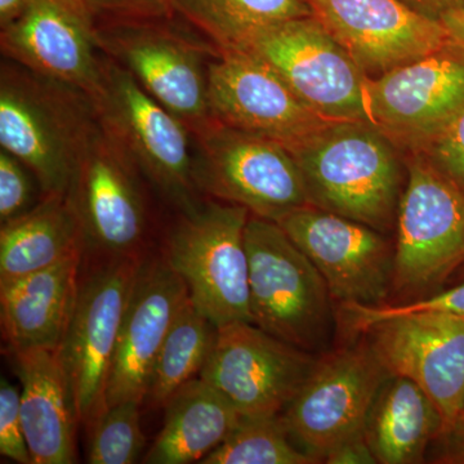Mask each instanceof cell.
I'll return each mask as SVG.
<instances>
[{"label": "cell", "instance_id": "1", "mask_svg": "<svg viewBox=\"0 0 464 464\" xmlns=\"http://www.w3.org/2000/svg\"><path fill=\"white\" fill-rule=\"evenodd\" d=\"M97 127L90 94L3 57L0 149L33 170L43 197L67 194L76 161Z\"/></svg>", "mask_w": 464, "mask_h": 464}, {"label": "cell", "instance_id": "2", "mask_svg": "<svg viewBox=\"0 0 464 464\" xmlns=\"http://www.w3.org/2000/svg\"><path fill=\"white\" fill-rule=\"evenodd\" d=\"M293 157L311 206L389 234L404 192L405 154L369 121H340Z\"/></svg>", "mask_w": 464, "mask_h": 464}, {"label": "cell", "instance_id": "3", "mask_svg": "<svg viewBox=\"0 0 464 464\" xmlns=\"http://www.w3.org/2000/svg\"><path fill=\"white\" fill-rule=\"evenodd\" d=\"M101 52L127 70L159 103L198 134L212 123V42L174 16L96 21Z\"/></svg>", "mask_w": 464, "mask_h": 464}, {"label": "cell", "instance_id": "4", "mask_svg": "<svg viewBox=\"0 0 464 464\" xmlns=\"http://www.w3.org/2000/svg\"><path fill=\"white\" fill-rule=\"evenodd\" d=\"M249 217L246 208L206 198L192 209L177 212L164 240L161 257L216 328L253 323L246 243Z\"/></svg>", "mask_w": 464, "mask_h": 464}, {"label": "cell", "instance_id": "5", "mask_svg": "<svg viewBox=\"0 0 464 464\" xmlns=\"http://www.w3.org/2000/svg\"><path fill=\"white\" fill-rule=\"evenodd\" d=\"M94 103L101 127L164 203L186 212L206 199L195 183L194 137L188 125L108 56Z\"/></svg>", "mask_w": 464, "mask_h": 464}, {"label": "cell", "instance_id": "6", "mask_svg": "<svg viewBox=\"0 0 464 464\" xmlns=\"http://www.w3.org/2000/svg\"><path fill=\"white\" fill-rule=\"evenodd\" d=\"M246 243L253 324L307 353L325 348L334 299L315 265L270 219L250 216Z\"/></svg>", "mask_w": 464, "mask_h": 464}, {"label": "cell", "instance_id": "7", "mask_svg": "<svg viewBox=\"0 0 464 464\" xmlns=\"http://www.w3.org/2000/svg\"><path fill=\"white\" fill-rule=\"evenodd\" d=\"M405 163L392 288L423 295L456 276L464 266V190L423 152L405 154Z\"/></svg>", "mask_w": 464, "mask_h": 464}, {"label": "cell", "instance_id": "8", "mask_svg": "<svg viewBox=\"0 0 464 464\" xmlns=\"http://www.w3.org/2000/svg\"><path fill=\"white\" fill-rule=\"evenodd\" d=\"M192 137L195 183L204 198L246 208L250 216L275 222L310 206L297 160L279 143L215 119Z\"/></svg>", "mask_w": 464, "mask_h": 464}, {"label": "cell", "instance_id": "9", "mask_svg": "<svg viewBox=\"0 0 464 464\" xmlns=\"http://www.w3.org/2000/svg\"><path fill=\"white\" fill-rule=\"evenodd\" d=\"M149 191L155 192L99 121L67 190L83 231L84 252L106 261L141 258L154 225Z\"/></svg>", "mask_w": 464, "mask_h": 464}, {"label": "cell", "instance_id": "10", "mask_svg": "<svg viewBox=\"0 0 464 464\" xmlns=\"http://www.w3.org/2000/svg\"><path fill=\"white\" fill-rule=\"evenodd\" d=\"M235 50L271 67L299 99L325 118L369 121V76L315 17L265 27Z\"/></svg>", "mask_w": 464, "mask_h": 464}, {"label": "cell", "instance_id": "11", "mask_svg": "<svg viewBox=\"0 0 464 464\" xmlns=\"http://www.w3.org/2000/svg\"><path fill=\"white\" fill-rule=\"evenodd\" d=\"M391 375L368 340L317 359L297 396L280 414L290 438L319 462L364 432L378 392Z\"/></svg>", "mask_w": 464, "mask_h": 464}, {"label": "cell", "instance_id": "12", "mask_svg": "<svg viewBox=\"0 0 464 464\" xmlns=\"http://www.w3.org/2000/svg\"><path fill=\"white\" fill-rule=\"evenodd\" d=\"M141 258L109 259L81 284L60 346L76 417L87 432L108 411V383L116 342Z\"/></svg>", "mask_w": 464, "mask_h": 464}, {"label": "cell", "instance_id": "13", "mask_svg": "<svg viewBox=\"0 0 464 464\" xmlns=\"http://www.w3.org/2000/svg\"><path fill=\"white\" fill-rule=\"evenodd\" d=\"M369 123L404 154L424 152L464 110V50L449 42L440 50L369 78Z\"/></svg>", "mask_w": 464, "mask_h": 464}, {"label": "cell", "instance_id": "14", "mask_svg": "<svg viewBox=\"0 0 464 464\" xmlns=\"http://www.w3.org/2000/svg\"><path fill=\"white\" fill-rule=\"evenodd\" d=\"M315 355L286 343L253 323L217 329L200 377L241 417L280 415L315 368Z\"/></svg>", "mask_w": 464, "mask_h": 464}, {"label": "cell", "instance_id": "15", "mask_svg": "<svg viewBox=\"0 0 464 464\" xmlns=\"http://www.w3.org/2000/svg\"><path fill=\"white\" fill-rule=\"evenodd\" d=\"M277 224L315 265L334 302L384 304L392 288L395 258L387 234L311 204Z\"/></svg>", "mask_w": 464, "mask_h": 464}, {"label": "cell", "instance_id": "16", "mask_svg": "<svg viewBox=\"0 0 464 464\" xmlns=\"http://www.w3.org/2000/svg\"><path fill=\"white\" fill-rule=\"evenodd\" d=\"M212 118L290 152L338 121L311 109L271 67L240 50H219L209 72Z\"/></svg>", "mask_w": 464, "mask_h": 464}, {"label": "cell", "instance_id": "17", "mask_svg": "<svg viewBox=\"0 0 464 464\" xmlns=\"http://www.w3.org/2000/svg\"><path fill=\"white\" fill-rule=\"evenodd\" d=\"M387 371L415 382L438 406L445 429L464 411V316L422 311L364 332Z\"/></svg>", "mask_w": 464, "mask_h": 464}, {"label": "cell", "instance_id": "18", "mask_svg": "<svg viewBox=\"0 0 464 464\" xmlns=\"http://www.w3.org/2000/svg\"><path fill=\"white\" fill-rule=\"evenodd\" d=\"M2 56L97 96L105 54L96 20L81 0H32L17 20L0 29Z\"/></svg>", "mask_w": 464, "mask_h": 464}, {"label": "cell", "instance_id": "19", "mask_svg": "<svg viewBox=\"0 0 464 464\" xmlns=\"http://www.w3.org/2000/svg\"><path fill=\"white\" fill-rule=\"evenodd\" d=\"M313 16L369 78H377L447 45L439 21L401 0H306Z\"/></svg>", "mask_w": 464, "mask_h": 464}, {"label": "cell", "instance_id": "20", "mask_svg": "<svg viewBox=\"0 0 464 464\" xmlns=\"http://www.w3.org/2000/svg\"><path fill=\"white\" fill-rule=\"evenodd\" d=\"M188 298V286L166 259H142L110 369L108 409L145 401L159 351Z\"/></svg>", "mask_w": 464, "mask_h": 464}, {"label": "cell", "instance_id": "21", "mask_svg": "<svg viewBox=\"0 0 464 464\" xmlns=\"http://www.w3.org/2000/svg\"><path fill=\"white\" fill-rule=\"evenodd\" d=\"M21 381V417L32 464H72L76 456L74 400L58 350L11 351Z\"/></svg>", "mask_w": 464, "mask_h": 464}, {"label": "cell", "instance_id": "22", "mask_svg": "<svg viewBox=\"0 0 464 464\" xmlns=\"http://www.w3.org/2000/svg\"><path fill=\"white\" fill-rule=\"evenodd\" d=\"M83 255L14 279L0 280V317L9 351L57 350L78 299Z\"/></svg>", "mask_w": 464, "mask_h": 464}, {"label": "cell", "instance_id": "23", "mask_svg": "<svg viewBox=\"0 0 464 464\" xmlns=\"http://www.w3.org/2000/svg\"><path fill=\"white\" fill-rule=\"evenodd\" d=\"M163 409V429L142 463L201 462L231 435L241 420L231 402L200 375L177 390Z\"/></svg>", "mask_w": 464, "mask_h": 464}, {"label": "cell", "instance_id": "24", "mask_svg": "<svg viewBox=\"0 0 464 464\" xmlns=\"http://www.w3.org/2000/svg\"><path fill=\"white\" fill-rule=\"evenodd\" d=\"M444 429L430 396L409 378L391 374L374 400L364 433L378 463L414 464L424 462Z\"/></svg>", "mask_w": 464, "mask_h": 464}, {"label": "cell", "instance_id": "25", "mask_svg": "<svg viewBox=\"0 0 464 464\" xmlns=\"http://www.w3.org/2000/svg\"><path fill=\"white\" fill-rule=\"evenodd\" d=\"M81 253L83 231L67 194L43 197L25 215L2 225L0 280L36 273Z\"/></svg>", "mask_w": 464, "mask_h": 464}, {"label": "cell", "instance_id": "26", "mask_svg": "<svg viewBox=\"0 0 464 464\" xmlns=\"http://www.w3.org/2000/svg\"><path fill=\"white\" fill-rule=\"evenodd\" d=\"M170 11L218 50H235L275 24L313 16L306 0H170Z\"/></svg>", "mask_w": 464, "mask_h": 464}, {"label": "cell", "instance_id": "27", "mask_svg": "<svg viewBox=\"0 0 464 464\" xmlns=\"http://www.w3.org/2000/svg\"><path fill=\"white\" fill-rule=\"evenodd\" d=\"M217 329L188 297L159 351L146 396L149 402L164 408L177 390L199 377L215 343Z\"/></svg>", "mask_w": 464, "mask_h": 464}, {"label": "cell", "instance_id": "28", "mask_svg": "<svg viewBox=\"0 0 464 464\" xmlns=\"http://www.w3.org/2000/svg\"><path fill=\"white\" fill-rule=\"evenodd\" d=\"M203 464H315L290 438L280 415L241 417L231 435Z\"/></svg>", "mask_w": 464, "mask_h": 464}, {"label": "cell", "instance_id": "29", "mask_svg": "<svg viewBox=\"0 0 464 464\" xmlns=\"http://www.w3.org/2000/svg\"><path fill=\"white\" fill-rule=\"evenodd\" d=\"M141 402L123 401L109 406L92 427L87 462L90 464H133L146 447L142 432Z\"/></svg>", "mask_w": 464, "mask_h": 464}, {"label": "cell", "instance_id": "30", "mask_svg": "<svg viewBox=\"0 0 464 464\" xmlns=\"http://www.w3.org/2000/svg\"><path fill=\"white\" fill-rule=\"evenodd\" d=\"M422 311H441L464 316V280L441 292L432 293L426 297L415 299L404 304H378V306H360L343 304L341 314L344 324L353 332H365L374 324L390 317L404 314L422 313Z\"/></svg>", "mask_w": 464, "mask_h": 464}, {"label": "cell", "instance_id": "31", "mask_svg": "<svg viewBox=\"0 0 464 464\" xmlns=\"http://www.w3.org/2000/svg\"><path fill=\"white\" fill-rule=\"evenodd\" d=\"M43 192L33 170L11 152L0 149V222L25 215L42 200Z\"/></svg>", "mask_w": 464, "mask_h": 464}, {"label": "cell", "instance_id": "32", "mask_svg": "<svg viewBox=\"0 0 464 464\" xmlns=\"http://www.w3.org/2000/svg\"><path fill=\"white\" fill-rule=\"evenodd\" d=\"M0 454L18 464H32L21 417V390L2 378L0 383Z\"/></svg>", "mask_w": 464, "mask_h": 464}, {"label": "cell", "instance_id": "33", "mask_svg": "<svg viewBox=\"0 0 464 464\" xmlns=\"http://www.w3.org/2000/svg\"><path fill=\"white\" fill-rule=\"evenodd\" d=\"M423 154L464 190V110Z\"/></svg>", "mask_w": 464, "mask_h": 464}, {"label": "cell", "instance_id": "34", "mask_svg": "<svg viewBox=\"0 0 464 464\" xmlns=\"http://www.w3.org/2000/svg\"><path fill=\"white\" fill-rule=\"evenodd\" d=\"M94 20L172 16L170 0H81Z\"/></svg>", "mask_w": 464, "mask_h": 464}, {"label": "cell", "instance_id": "35", "mask_svg": "<svg viewBox=\"0 0 464 464\" xmlns=\"http://www.w3.org/2000/svg\"><path fill=\"white\" fill-rule=\"evenodd\" d=\"M324 462L328 464H375L373 450L369 445L365 433L344 440L326 454Z\"/></svg>", "mask_w": 464, "mask_h": 464}, {"label": "cell", "instance_id": "36", "mask_svg": "<svg viewBox=\"0 0 464 464\" xmlns=\"http://www.w3.org/2000/svg\"><path fill=\"white\" fill-rule=\"evenodd\" d=\"M436 441L439 442L440 449L436 451L433 462L464 464V411L456 423L442 432Z\"/></svg>", "mask_w": 464, "mask_h": 464}, {"label": "cell", "instance_id": "37", "mask_svg": "<svg viewBox=\"0 0 464 464\" xmlns=\"http://www.w3.org/2000/svg\"><path fill=\"white\" fill-rule=\"evenodd\" d=\"M417 14L439 21L453 12L464 9V0H401Z\"/></svg>", "mask_w": 464, "mask_h": 464}, {"label": "cell", "instance_id": "38", "mask_svg": "<svg viewBox=\"0 0 464 464\" xmlns=\"http://www.w3.org/2000/svg\"><path fill=\"white\" fill-rule=\"evenodd\" d=\"M440 23L447 29L450 41L464 50V9L447 14Z\"/></svg>", "mask_w": 464, "mask_h": 464}, {"label": "cell", "instance_id": "39", "mask_svg": "<svg viewBox=\"0 0 464 464\" xmlns=\"http://www.w3.org/2000/svg\"><path fill=\"white\" fill-rule=\"evenodd\" d=\"M32 0H0V29L17 20Z\"/></svg>", "mask_w": 464, "mask_h": 464}, {"label": "cell", "instance_id": "40", "mask_svg": "<svg viewBox=\"0 0 464 464\" xmlns=\"http://www.w3.org/2000/svg\"><path fill=\"white\" fill-rule=\"evenodd\" d=\"M462 280H464V266L456 275V283L462 282Z\"/></svg>", "mask_w": 464, "mask_h": 464}]
</instances>
